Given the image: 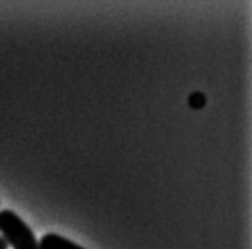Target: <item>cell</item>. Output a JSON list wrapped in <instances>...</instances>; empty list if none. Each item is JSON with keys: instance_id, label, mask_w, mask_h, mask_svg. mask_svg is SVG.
<instances>
[{"instance_id": "6da1fadb", "label": "cell", "mask_w": 252, "mask_h": 249, "mask_svg": "<svg viewBox=\"0 0 252 249\" xmlns=\"http://www.w3.org/2000/svg\"><path fill=\"white\" fill-rule=\"evenodd\" d=\"M0 233L8 248L13 249H40L34 232L29 225L10 209L0 211Z\"/></svg>"}, {"instance_id": "7a4b0ae2", "label": "cell", "mask_w": 252, "mask_h": 249, "mask_svg": "<svg viewBox=\"0 0 252 249\" xmlns=\"http://www.w3.org/2000/svg\"><path fill=\"white\" fill-rule=\"evenodd\" d=\"M38 248L40 249H85L83 246H78L74 241L61 237L58 233H46L38 241Z\"/></svg>"}, {"instance_id": "3957f363", "label": "cell", "mask_w": 252, "mask_h": 249, "mask_svg": "<svg viewBox=\"0 0 252 249\" xmlns=\"http://www.w3.org/2000/svg\"><path fill=\"white\" fill-rule=\"evenodd\" d=\"M204 102H206V99H204V96L200 93H195L190 96V106L193 109H201L204 106Z\"/></svg>"}, {"instance_id": "277c9868", "label": "cell", "mask_w": 252, "mask_h": 249, "mask_svg": "<svg viewBox=\"0 0 252 249\" xmlns=\"http://www.w3.org/2000/svg\"><path fill=\"white\" fill-rule=\"evenodd\" d=\"M0 249H8V245H6V241L0 237Z\"/></svg>"}]
</instances>
